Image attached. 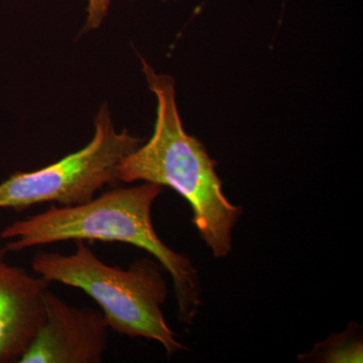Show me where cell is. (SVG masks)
Segmentation results:
<instances>
[{
  "label": "cell",
  "mask_w": 363,
  "mask_h": 363,
  "mask_svg": "<svg viewBox=\"0 0 363 363\" xmlns=\"http://www.w3.org/2000/svg\"><path fill=\"white\" fill-rule=\"evenodd\" d=\"M44 307V322L18 362H102L111 328L101 310L73 307L49 290Z\"/></svg>",
  "instance_id": "5b68a950"
},
{
  "label": "cell",
  "mask_w": 363,
  "mask_h": 363,
  "mask_svg": "<svg viewBox=\"0 0 363 363\" xmlns=\"http://www.w3.org/2000/svg\"><path fill=\"white\" fill-rule=\"evenodd\" d=\"M150 90L157 99L154 133L124 157L116 168V182L154 183L175 190L190 204L193 223L212 255L226 257L233 250V230L242 208L224 195L216 162L206 147L184 128L176 100L175 80L157 73L140 59Z\"/></svg>",
  "instance_id": "7a4b0ae2"
},
{
  "label": "cell",
  "mask_w": 363,
  "mask_h": 363,
  "mask_svg": "<svg viewBox=\"0 0 363 363\" xmlns=\"http://www.w3.org/2000/svg\"><path fill=\"white\" fill-rule=\"evenodd\" d=\"M92 140L78 152L33 172H18L0 184V209H26L40 203L76 206L116 183V168L143 143L128 131H117L106 104L94 119Z\"/></svg>",
  "instance_id": "277c9868"
},
{
  "label": "cell",
  "mask_w": 363,
  "mask_h": 363,
  "mask_svg": "<svg viewBox=\"0 0 363 363\" xmlns=\"http://www.w3.org/2000/svg\"><path fill=\"white\" fill-rule=\"evenodd\" d=\"M325 362H362V344L350 342L338 337H334L328 343V350L321 351Z\"/></svg>",
  "instance_id": "52a82bcc"
},
{
  "label": "cell",
  "mask_w": 363,
  "mask_h": 363,
  "mask_svg": "<svg viewBox=\"0 0 363 363\" xmlns=\"http://www.w3.org/2000/svg\"><path fill=\"white\" fill-rule=\"evenodd\" d=\"M75 242L71 255L38 252L33 257V271L49 283L87 294L100 306L111 330L157 341L169 357L185 350L162 314L168 285L157 260L145 257L123 269L105 264L85 241Z\"/></svg>",
  "instance_id": "3957f363"
},
{
  "label": "cell",
  "mask_w": 363,
  "mask_h": 363,
  "mask_svg": "<svg viewBox=\"0 0 363 363\" xmlns=\"http://www.w3.org/2000/svg\"><path fill=\"white\" fill-rule=\"evenodd\" d=\"M162 1L166 2V1H169V0H162Z\"/></svg>",
  "instance_id": "9c48e42d"
},
{
  "label": "cell",
  "mask_w": 363,
  "mask_h": 363,
  "mask_svg": "<svg viewBox=\"0 0 363 363\" xmlns=\"http://www.w3.org/2000/svg\"><path fill=\"white\" fill-rule=\"evenodd\" d=\"M112 0H88L85 30H96L108 14Z\"/></svg>",
  "instance_id": "ba28073f"
},
{
  "label": "cell",
  "mask_w": 363,
  "mask_h": 363,
  "mask_svg": "<svg viewBox=\"0 0 363 363\" xmlns=\"http://www.w3.org/2000/svg\"><path fill=\"white\" fill-rule=\"evenodd\" d=\"M0 247V363L18 362L45 319L51 283L9 264Z\"/></svg>",
  "instance_id": "8992f818"
},
{
  "label": "cell",
  "mask_w": 363,
  "mask_h": 363,
  "mask_svg": "<svg viewBox=\"0 0 363 363\" xmlns=\"http://www.w3.org/2000/svg\"><path fill=\"white\" fill-rule=\"evenodd\" d=\"M162 186L143 183L107 191L76 206H56L23 220L14 221L0 233L6 252H18L68 240L123 242L150 253L174 281L178 318L191 325L201 306L199 276L192 262L174 252L157 235L152 208Z\"/></svg>",
  "instance_id": "6da1fadb"
}]
</instances>
